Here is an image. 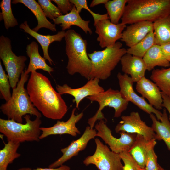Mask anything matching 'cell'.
<instances>
[{
    "instance_id": "6da1fadb",
    "label": "cell",
    "mask_w": 170,
    "mask_h": 170,
    "mask_svg": "<svg viewBox=\"0 0 170 170\" xmlns=\"http://www.w3.org/2000/svg\"><path fill=\"white\" fill-rule=\"evenodd\" d=\"M26 89L34 106L45 117L58 120L67 113L68 107L61 95L42 74L36 71L31 72Z\"/></svg>"
},
{
    "instance_id": "7a4b0ae2",
    "label": "cell",
    "mask_w": 170,
    "mask_h": 170,
    "mask_svg": "<svg viewBox=\"0 0 170 170\" xmlns=\"http://www.w3.org/2000/svg\"><path fill=\"white\" fill-rule=\"evenodd\" d=\"M121 23L152 22L170 15V0H128Z\"/></svg>"
},
{
    "instance_id": "3957f363",
    "label": "cell",
    "mask_w": 170,
    "mask_h": 170,
    "mask_svg": "<svg viewBox=\"0 0 170 170\" xmlns=\"http://www.w3.org/2000/svg\"><path fill=\"white\" fill-rule=\"evenodd\" d=\"M66 53L68 58L66 69L68 73L73 75L79 74L89 80L92 63L87 52V41L73 29L65 32Z\"/></svg>"
},
{
    "instance_id": "277c9868",
    "label": "cell",
    "mask_w": 170,
    "mask_h": 170,
    "mask_svg": "<svg viewBox=\"0 0 170 170\" xmlns=\"http://www.w3.org/2000/svg\"><path fill=\"white\" fill-rule=\"evenodd\" d=\"M16 88L13 89L10 99L2 104L0 109L8 119L23 123V117L26 115L35 116L41 118V113L32 103L27 90L24 87L29 75L24 71Z\"/></svg>"
},
{
    "instance_id": "5b68a950",
    "label": "cell",
    "mask_w": 170,
    "mask_h": 170,
    "mask_svg": "<svg viewBox=\"0 0 170 170\" xmlns=\"http://www.w3.org/2000/svg\"><path fill=\"white\" fill-rule=\"evenodd\" d=\"M122 46L121 42H117L113 46L103 50L88 54L92 63L90 78L105 80L110 76L112 71L127 53V49L122 48Z\"/></svg>"
},
{
    "instance_id": "8992f818",
    "label": "cell",
    "mask_w": 170,
    "mask_h": 170,
    "mask_svg": "<svg viewBox=\"0 0 170 170\" xmlns=\"http://www.w3.org/2000/svg\"><path fill=\"white\" fill-rule=\"evenodd\" d=\"M26 123L18 122L13 120L0 118V132L5 136L8 141L22 143L26 141H39L41 135L40 118L31 119L30 115L24 116Z\"/></svg>"
},
{
    "instance_id": "52a82bcc",
    "label": "cell",
    "mask_w": 170,
    "mask_h": 170,
    "mask_svg": "<svg viewBox=\"0 0 170 170\" xmlns=\"http://www.w3.org/2000/svg\"><path fill=\"white\" fill-rule=\"evenodd\" d=\"M90 101L97 102L99 105L95 114L90 118L88 122L91 129L97 120L105 119L102 110L106 106L113 108L115 110L114 117H120L123 112L127 109L129 102L122 97L120 91L109 88L106 91L87 98Z\"/></svg>"
},
{
    "instance_id": "ba28073f",
    "label": "cell",
    "mask_w": 170,
    "mask_h": 170,
    "mask_svg": "<svg viewBox=\"0 0 170 170\" xmlns=\"http://www.w3.org/2000/svg\"><path fill=\"white\" fill-rule=\"evenodd\" d=\"M0 58L7 73L11 87L14 89L24 72L27 58L25 56L16 55L12 50L10 40L3 35L0 37Z\"/></svg>"
},
{
    "instance_id": "9c48e42d",
    "label": "cell",
    "mask_w": 170,
    "mask_h": 170,
    "mask_svg": "<svg viewBox=\"0 0 170 170\" xmlns=\"http://www.w3.org/2000/svg\"><path fill=\"white\" fill-rule=\"evenodd\" d=\"M96 149L94 153L87 156L83 163L86 166H95L99 170H123V165L119 154L115 153L98 138L95 139Z\"/></svg>"
},
{
    "instance_id": "30bf717a",
    "label": "cell",
    "mask_w": 170,
    "mask_h": 170,
    "mask_svg": "<svg viewBox=\"0 0 170 170\" xmlns=\"http://www.w3.org/2000/svg\"><path fill=\"white\" fill-rule=\"evenodd\" d=\"M97 136L101 138L109 146L111 150L116 153L120 154L125 151H129L133 144L137 134L124 131L119 132V138L114 137L111 131L103 120L99 121L95 125Z\"/></svg>"
},
{
    "instance_id": "8fae6325",
    "label": "cell",
    "mask_w": 170,
    "mask_h": 170,
    "mask_svg": "<svg viewBox=\"0 0 170 170\" xmlns=\"http://www.w3.org/2000/svg\"><path fill=\"white\" fill-rule=\"evenodd\" d=\"M120 94L125 99L131 102L143 111L149 114H154L160 120L162 113L147 103L142 97L138 95L133 88V82L130 77L119 72L117 75Z\"/></svg>"
},
{
    "instance_id": "7c38bea8",
    "label": "cell",
    "mask_w": 170,
    "mask_h": 170,
    "mask_svg": "<svg viewBox=\"0 0 170 170\" xmlns=\"http://www.w3.org/2000/svg\"><path fill=\"white\" fill-rule=\"evenodd\" d=\"M121 121L115 128V132L121 131L139 134L144 136L148 141L155 139L156 133L152 128L148 126L143 121L139 113L132 111L128 115L122 116Z\"/></svg>"
},
{
    "instance_id": "4fadbf2b",
    "label": "cell",
    "mask_w": 170,
    "mask_h": 170,
    "mask_svg": "<svg viewBox=\"0 0 170 170\" xmlns=\"http://www.w3.org/2000/svg\"><path fill=\"white\" fill-rule=\"evenodd\" d=\"M94 26L95 33L98 35L97 41L102 48L113 46L117 40L121 39L126 25L120 23L115 24L109 19L99 21Z\"/></svg>"
},
{
    "instance_id": "5bb4252c",
    "label": "cell",
    "mask_w": 170,
    "mask_h": 170,
    "mask_svg": "<svg viewBox=\"0 0 170 170\" xmlns=\"http://www.w3.org/2000/svg\"><path fill=\"white\" fill-rule=\"evenodd\" d=\"M96 136V129H91L89 126L87 127L80 137L77 139L73 140L67 146L61 149L60 151L63 154L62 156L49 165L48 167L57 168L73 157L77 156L80 151L85 149L89 141Z\"/></svg>"
},
{
    "instance_id": "9a60e30c",
    "label": "cell",
    "mask_w": 170,
    "mask_h": 170,
    "mask_svg": "<svg viewBox=\"0 0 170 170\" xmlns=\"http://www.w3.org/2000/svg\"><path fill=\"white\" fill-rule=\"evenodd\" d=\"M99 81L96 78H91L84 85L79 88H73L67 84H64L56 85V88L61 95L68 94L73 96L74 98L73 102L76 103V108H78L80 102L84 98L105 91L103 87L99 84Z\"/></svg>"
},
{
    "instance_id": "2e32d148",
    "label": "cell",
    "mask_w": 170,
    "mask_h": 170,
    "mask_svg": "<svg viewBox=\"0 0 170 170\" xmlns=\"http://www.w3.org/2000/svg\"><path fill=\"white\" fill-rule=\"evenodd\" d=\"M76 108L72 110L69 119L66 122L57 120L56 123L53 126L48 128L40 127L42 131L39 139H42L53 135L68 134L75 137L81 133L76 127V124L82 117L83 113L81 112L79 114H75Z\"/></svg>"
},
{
    "instance_id": "e0dca14e",
    "label": "cell",
    "mask_w": 170,
    "mask_h": 170,
    "mask_svg": "<svg viewBox=\"0 0 170 170\" xmlns=\"http://www.w3.org/2000/svg\"><path fill=\"white\" fill-rule=\"evenodd\" d=\"M125 29L121 40L126 46L131 48L153 31V22L146 21L137 22L130 24Z\"/></svg>"
},
{
    "instance_id": "ac0fdd59",
    "label": "cell",
    "mask_w": 170,
    "mask_h": 170,
    "mask_svg": "<svg viewBox=\"0 0 170 170\" xmlns=\"http://www.w3.org/2000/svg\"><path fill=\"white\" fill-rule=\"evenodd\" d=\"M136 88L142 97L146 99L149 104L158 110L162 109V92L155 83L144 76L136 82Z\"/></svg>"
},
{
    "instance_id": "d6986e66",
    "label": "cell",
    "mask_w": 170,
    "mask_h": 170,
    "mask_svg": "<svg viewBox=\"0 0 170 170\" xmlns=\"http://www.w3.org/2000/svg\"><path fill=\"white\" fill-rule=\"evenodd\" d=\"M120 62L122 71L130 75L133 82L145 76L147 68L143 58L126 53L122 57Z\"/></svg>"
},
{
    "instance_id": "ffe728a7",
    "label": "cell",
    "mask_w": 170,
    "mask_h": 170,
    "mask_svg": "<svg viewBox=\"0 0 170 170\" xmlns=\"http://www.w3.org/2000/svg\"><path fill=\"white\" fill-rule=\"evenodd\" d=\"M19 28L34 38L40 43L43 50V58L48 60L51 65L54 62L50 58L48 53V48L52 42L55 41L60 42L65 37V32L64 31H59L56 34L54 35H44L38 33L31 29L29 26L27 21L21 24Z\"/></svg>"
},
{
    "instance_id": "44dd1931",
    "label": "cell",
    "mask_w": 170,
    "mask_h": 170,
    "mask_svg": "<svg viewBox=\"0 0 170 170\" xmlns=\"http://www.w3.org/2000/svg\"><path fill=\"white\" fill-rule=\"evenodd\" d=\"M79 13L74 5L68 13L60 16L53 21L54 24L60 25L62 31L69 30L71 26H76L81 28L86 34L88 32L91 35L92 32L88 25L90 21L83 20Z\"/></svg>"
},
{
    "instance_id": "7402d4cb",
    "label": "cell",
    "mask_w": 170,
    "mask_h": 170,
    "mask_svg": "<svg viewBox=\"0 0 170 170\" xmlns=\"http://www.w3.org/2000/svg\"><path fill=\"white\" fill-rule=\"evenodd\" d=\"M150 117L152 121L151 127L156 133V139L163 140L170 151V122L167 110L164 109L159 121L154 114H151Z\"/></svg>"
},
{
    "instance_id": "603a6c76",
    "label": "cell",
    "mask_w": 170,
    "mask_h": 170,
    "mask_svg": "<svg viewBox=\"0 0 170 170\" xmlns=\"http://www.w3.org/2000/svg\"><path fill=\"white\" fill-rule=\"evenodd\" d=\"M26 53L30 60L28 68L25 71L26 74L28 75L38 69L42 70L50 74L53 72L54 69L48 66L45 59L40 55L38 45L35 42L32 41L27 45Z\"/></svg>"
},
{
    "instance_id": "cb8c5ba5",
    "label": "cell",
    "mask_w": 170,
    "mask_h": 170,
    "mask_svg": "<svg viewBox=\"0 0 170 170\" xmlns=\"http://www.w3.org/2000/svg\"><path fill=\"white\" fill-rule=\"evenodd\" d=\"M12 3L16 4L19 3L23 4L29 8L36 17L38 22L37 26L32 29L37 32L41 28H45L55 32L56 31V25L52 24L47 19L41 6L35 0H13Z\"/></svg>"
},
{
    "instance_id": "d4e9b609",
    "label": "cell",
    "mask_w": 170,
    "mask_h": 170,
    "mask_svg": "<svg viewBox=\"0 0 170 170\" xmlns=\"http://www.w3.org/2000/svg\"><path fill=\"white\" fill-rule=\"evenodd\" d=\"M147 70L150 71L156 66L170 67V62L165 58L160 45H154L146 53L143 57Z\"/></svg>"
},
{
    "instance_id": "484cf974",
    "label": "cell",
    "mask_w": 170,
    "mask_h": 170,
    "mask_svg": "<svg viewBox=\"0 0 170 170\" xmlns=\"http://www.w3.org/2000/svg\"><path fill=\"white\" fill-rule=\"evenodd\" d=\"M153 27L155 44L170 43V15L155 21Z\"/></svg>"
},
{
    "instance_id": "4316f807",
    "label": "cell",
    "mask_w": 170,
    "mask_h": 170,
    "mask_svg": "<svg viewBox=\"0 0 170 170\" xmlns=\"http://www.w3.org/2000/svg\"><path fill=\"white\" fill-rule=\"evenodd\" d=\"M20 143L8 141L4 142V146L0 150V170H7L8 166L20 156L17 150Z\"/></svg>"
},
{
    "instance_id": "83f0119b",
    "label": "cell",
    "mask_w": 170,
    "mask_h": 170,
    "mask_svg": "<svg viewBox=\"0 0 170 170\" xmlns=\"http://www.w3.org/2000/svg\"><path fill=\"white\" fill-rule=\"evenodd\" d=\"M149 141L142 135L137 134L135 140L128 152L139 166L145 168L146 147Z\"/></svg>"
},
{
    "instance_id": "f1b7e54d",
    "label": "cell",
    "mask_w": 170,
    "mask_h": 170,
    "mask_svg": "<svg viewBox=\"0 0 170 170\" xmlns=\"http://www.w3.org/2000/svg\"><path fill=\"white\" fill-rule=\"evenodd\" d=\"M150 79L162 93L170 97V67L167 68L153 69Z\"/></svg>"
},
{
    "instance_id": "f546056e",
    "label": "cell",
    "mask_w": 170,
    "mask_h": 170,
    "mask_svg": "<svg viewBox=\"0 0 170 170\" xmlns=\"http://www.w3.org/2000/svg\"><path fill=\"white\" fill-rule=\"evenodd\" d=\"M128 0H109L105 4L111 23L118 24L124 13Z\"/></svg>"
},
{
    "instance_id": "4dcf8cb0",
    "label": "cell",
    "mask_w": 170,
    "mask_h": 170,
    "mask_svg": "<svg viewBox=\"0 0 170 170\" xmlns=\"http://www.w3.org/2000/svg\"><path fill=\"white\" fill-rule=\"evenodd\" d=\"M154 44L155 36L153 31L137 44L127 49V53L143 58L146 53Z\"/></svg>"
},
{
    "instance_id": "1f68e13d",
    "label": "cell",
    "mask_w": 170,
    "mask_h": 170,
    "mask_svg": "<svg viewBox=\"0 0 170 170\" xmlns=\"http://www.w3.org/2000/svg\"><path fill=\"white\" fill-rule=\"evenodd\" d=\"M11 2V0H3L0 2V7L2 11L0 14L2 17L1 20L3 19L4 26L6 29L15 27L18 25L17 21L12 13Z\"/></svg>"
},
{
    "instance_id": "d6a6232c",
    "label": "cell",
    "mask_w": 170,
    "mask_h": 170,
    "mask_svg": "<svg viewBox=\"0 0 170 170\" xmlns=\"http://www.w3.org/2000/svg\"><path fill=\"white\" fill-rule=\"evenodd\" d=\"M157 142L155 139L149 141L146 147L145 159V170H158V164L157 162V156L154 148Z\"/></svg>"
},
{
    "instance_id": "836d02e7",
    "label": "cell",
    "mask_w": 170,
    "mask_h": 170,
    "mask_svg": "<svg viewBox=\"0 0 170 170\" xmlns=\"http://www.w3.org/2000/svg\"><path fill=\"white\" fill-rule=\"evenodd\" d=\"M10 87L8 76L5 72L0 61V92L2 97L6 102L9 100L12 96Z\"/></svg>"
},
{
    "instance_id": "e575fe53",
    "label": "cell",
    "mask_w": 170,
    "mask_h": 170,
    "mask_svg": "<svg viewBox=\"0 0 170 170\" xmlns=\"http://www.w3.org/2000/svg\"><path fill=\"white\" fill-rule=\"evenodd\" d=\"M51 1L50 0H38V3L46 17L53 20L62 14L58 8L53 4Z\"/></svg>"
},
{
    "instance_id": "d590c367",
    "label": "cell",
    "mask_w": 170,
    "mask_h": 170,
    "mask_svg": "<svg viewBox=\"0 0 170 170\" xmlns=\"http://www.w3.org/2000/svg\"><path fill=\"white\" fill-rule=\"evenodd\" d=\"M76 7L77 11L80 13L82 10L84 9L88 11L93 16L94 21V25L99 21L106 19H109L108 14H100L94 12L88 8L86 0H70Z\"/></svg>"
},
{
    "instance_id": "8d00e7d4",
    "label": "cell",
    "mask_w": 170,
    "mask_h": 170,
    "mask_svg": "<svg viewBox=\"0 0 170 170\" xmlns=\"http://www.w3.org/2000/svg\"><path fill=\"white\" fill-rule=\"evenodd\" d=\"M119 155L124 164L123 170H138L139 167L128 151L122 152Z\"/></svg>"
},
{
    "instance_id": "74e56055",
    "label": "cell",
    "mask_w": 170,
    "mask_h": 170,
    "mask_svg": "<svg viewBox=\"0 0 170 170\" xmlns=\"http://www.w3.org/2000/svg\"><path fill=\"white\" fill-rule=\"evenodd\" d=\"M57 5L62 13L66 14L72 9L74 5L69 0H52Z\"/></svg>"
},
{
    "instance_id": "f35d334b",
    "label": "cell",
    "mask_w": 170,
    "mask_h": 170,
    "mask_svg": "<svg viewBox=\"0 0 170 170\" xmlns=\"http://www.w3.org/2000/svg\"><path fill=\"white\" fill-rule=\"evenodd\" d=\"M16 170H70V168L68 166L63 165L56 168L37 167L36 169H32L29 167H23L18 169Z\"/></svg>"
},
{
    "instance_id": "ab89813d",
    "label": "cell",
    "mask_w": 170,
    "mask_h": 170,
    "mask_svg": "<svg viewBox=\"0 0 170 170\" xmlns=\"http://www.w3.org/2000/svg\"><path fill=\"white\" fill-rule=\"evenodd\" d=\"M160 47L165 58L170 62V43L162 45Z\"/></svg>"
},
{
    "instance_id": "60d3db41",
    "label": "cell",
    "mask_w": 170,
    "mask_h": 170,
    "mask_svg": "<svg viewBox=\"0 0 170 170\" xmlns=\"http://www.w3.org/2000/svg\"><path fill=\"white\" fill-rule=\"evenodd\" d=\"M163 99L162 107L168 112L170 119V97L162 92Z\"/></svg>"
},
{
    "instance_id": "b9f144b4",
    "label": "cell",
    "mask_w": 170,
    "mask_h": 170,
    "mask_svg": "<svg viewBox=\"0 0 170 170\" xmlns=\"http://www.w3.org/2000/svg\"><path fill=\"white\" fill-rule=\"evenodd\" d=\"M108 1V0H93L91 3L90 7H93L96 5L102 4H105Z\"/></svg>"
},
{
    "instance_id": "7bdbcfd3",
    "label": "cell",
    "mask_w": 170,
    "mask_h": 170,
    "mask_svg": "<svg viewBox=\"0 0 170 170\" xmlns=\"http://www.w3.org/2000/svg\"><path fill=\"white\" fill-rule=\"evenodd\" d=\"M158 170H167L164 169L160 165L158 164Z\"/></svg>"
},
{
    "instance_id": "ee69618b",
    "label": "cell",
    "mask_w": 170,
    "mask_h": 170,
    "mask_svg": "<svg viewBox=\"0 0 170 170\" xmlns=\"http://www.w3.org/2000/svg\"><path fill=\"white\" fill-rule=\"evenodd\" d=\"M138 170H145L144 168H142L140 167L138 168Z\"/></svg>"
}]
</instances>
